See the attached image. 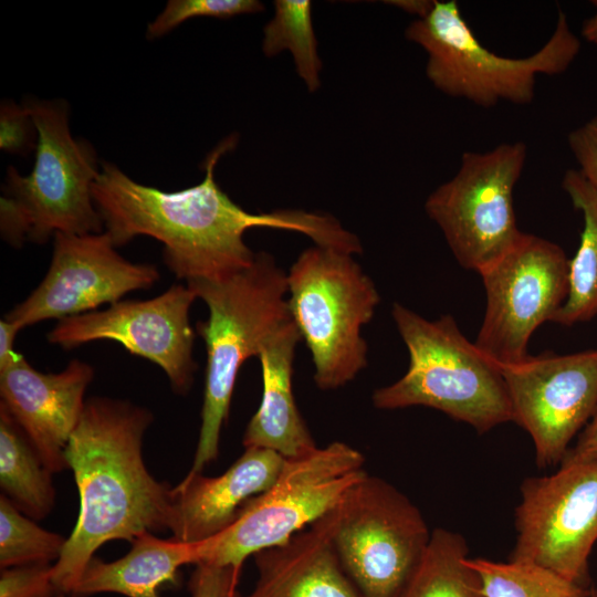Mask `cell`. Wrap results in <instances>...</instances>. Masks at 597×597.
<instances>
[{
    "label": "cell",
    "mask_w": 597,
    "mask_h": 597,
    "mask_svg": "<svg viewBox=\"0 0 597 597\" xmlns=\"http://www.w3.org/2000/svg\"><path fill=\"white\" fill-rule=\"evenodd\" d=\"M35 123L39 139L32 171L22 176L7 168L1 186L0 231L14 248L45 243L56 233L104 231L92 187L100 174L97 155L70 130L69 104L62 100L27 97L22 102Z\"/></svg>",
    "instance_id": "cell-4"
},
{
    "label": "cell",
    "mask_w": 597,
    "mask_h": 597,
    "mask_svg": "<svg viewBox=\"0 0 597 597\" xmlns=\"http://www.w3.org/2000/svg\"><path fill=\"white\" fill-rule=\"evenodd\" d=\"M65 596H66L65 594L59 593L54 597H65Z\"/></svg>",
    "instance_id": "cell-37"
},
{
    "label": "cell",
    "mask_w": 597,
    "mask_h": 597,
    "mask_svg": "<svg viewBox=\"0 0 597 597\" xmlns=\"http://www.w3.org/2000/svg\"><path fill=\"white\" fill-rule=\"evenodd\" d=\"M597 461V405L578 434L576 443L570 447L561 464Z\"/></svg>",
    "instance_id": "cell-32"
},
{
    "label": "cell",
    "mask_w": 597,
    "mask_h": 597,
    "mask_svg": "<svg viewBox=\"0 0 597 597\" xmlns=\"http://www.w3.org/2000/svg\"><path fill=\"white\" fill-rule=\"evenodd\" d=\"M56 594L51 564L1 568L0 597H54Z\"/></svg>",
    "instance_id": "cell-29"
},
{
    "label": "cell",
    "mask_w": 597,
    "mask_h": 597,
    "mask_svg": "<svg viewBox=\"0 0 597 597\" xmlns=\"http://www.w3.org/2000/svg\"><path fill=\"white\" fill-rule=\"evenodd\" d=\"M323 520L343 568L363 597H398L432 533L404 493L367 473Z\"/></svg>",
    "instance_id": "cell-9"
},
{
    "label": "cell",
    "mask_w": 597,
    "mask_h": 597,
    "mask_svg": "<svg viewBox=\"0 0 597 597\" xmlns=\"http://www.w3.org/2000/svg\"><path fill=\"white\" fill-rule=\"evenodd\" d=\"M468 557V545L459 533L433 530L421 562L398 597H484Z\"/></svg>",
    "instance_id": "cell-23"
},
{
    "label": "cell",
    "mask_w": 597,
    "mask_h": 597,
    "mask_svg": "<svg viewBox=\"0 0 597 597\" xmlns=\"http://www.w3.org/2000/svg\"><path fill=\"white\" fill-rule=\"evenodd\" d=\"M286 280L290 315L312 355L316 386H345L367 365L362 328L380 302L374 282L353 254L321 245L304 250Z\"/></svg>",
    "instance_id": "cell-6"
},
{
    "label": "cell",
    "mask_w": 597,
    "mask_h": 597,
    "mask_svg": "<svg viewBox=\"0 0 597 597\" xmlns=\"http://www.w3.org/2000/svg\"><path fill=\"white\" fill-rule=\"evenodd\" d=\"M196 298L187 284H174L149 300H121L104 310L60 320L46 338L63 349L101 339L119 343L159 366L172 390L186 395L197 370L192 355L197 332L189 320Z\"/></svg>",
    "instance_id": "cell-13"
},
{
    "label": "cell",
    "mask_w": 597,
    "mask_h": 597,
    "mask_svg": "<svg viewBox=\"0 0 597 597\" xmlns=\"http://www.w3.org/2000/svg\"><path fill=\"white\" fill-rule=\"evenodd\" d=\"M364 464L362 452L342 441L284 459L271 486L250 499L227 530L201 542L199 564L241 569L248 557L285 543L333 510L367 473Z\"/></svg>",
    "instance_id": "cell-8"
},
{
    "label": "cell",
    "mask_w": 597,
    "mask_h": 597,
    "mask_svg": "<svg viewBox=\"0 0 597 597\" xmlns=\"http://www.w3.org/2000/svg\"><path fill=\"white\" fill-rule=\"evenodd\" d=\"M240 568L198 564L189 580L190 597H240Z\"/></svg>",
    "instance_id": "cell-30"
},
{
    "label": "cell",
    "mask_w": 597,
    "mask_h": 597,
    "mask_svg": "<svg viewBox=\"0 0 597 597\" xmlns=\"http://www.w3.org/2000/svg\"><path fill=\"white\" fill-rule=\"evenodd\" d=\"M39 134L33 117L23 103L4 100L0 105V148L27 157L35 151Z\"/></svg>",
    "instance_id": "cell-28"
},
{
    "label": "cell",
    "mask_w": 597,
    "mask_h": 597,
    "mask_svg": "<svg viewBox=\"0 0 597 597\" xmlns=\"http://www.w3.org/2000/svg\"><path fill=\"white\" fill-rule=\"evenodd\" d=\"M582 36L587 42L597 44V13L584 22L582 27Z\"/></svg>",
    "instance_id": "cell-35"
},
{
    "label": "cell",
    "mask_w": 597,
    "mask_h": 597,
    "mask_svg": "<svg viewBox=\"0 0 597 597\" xmlns=\"http://www.w3.org/2000/svg\"><path fill=\"white\" fill-rule=\"evenodd\" d=\"M64 536L48 531L23 514L3 494L0 495V567L57 561L64 549Z\"/></svg>",
    "instance_id": "cell-26"
},
{
    "label": "cell",
    "mask_w": 597,
    "mask_h": 597,
    "mask_svg": "<svg viewBox=\"0 0 597 597\" xmlns=\"http://www.w3.org/2000/svg\"><path fill=\"white\" fill-rule=\"evenodd\" d=\"M568 146L577 170L597 190V115L570 132Z\"/></svg>",
    "instance_id": "cell-31"
},
{
    "label": "cell",
    "mask_w": 597,
    "mask_h": 597,
    "mask_svg": "<svg viewBox=\"0 0 597 597\" xmlns=\"http://www.w3.org/2000/svg\"><path fill=\"white\" fill-rule=\"evenodd\" d=\"M283 462L275 451L244 448L222 474L188 473L171 489V537L199 543L222 533L250 499L271 486Z\"/></svg>",
    "instance_id": "cell-17"
},
{
    "label": "cell",
    "mask_w": 597,
    "mask_h": 597,
    "mask_svg": "<svg viewBox=\"0 0 597 597\" xmlns=\"http://www.w3.org/2000/svg\"><path fill=\"white\" fill-rule=\"evenodd\" d=\"M391 315L409 353L406 374L373 394L378 409H437L484 433L513 421L500 367L465 338L451 315L428 321L395 303Z\"/></svg>",
    "instance_id": "cell-5"
},
{
    "label": "cell",
    "mask_w": 597,
    "mask_h": 597,
    "mask_svg": "<svg viewBox=\"0 0 597 597\" xmlns=\"http://www.w3.org/2000/svg\"><path fill=\"white\" fill-rule=\"evenodd\" d=\"M21 328L6 320L0 321V369L10 364L18 353L14 352V342Z\"/></svg>",
    "instance_id": "cell-33"
},
{
    "label": "cell",
    "mask_w": 597,
    "mask_h": 597,
    "mask_svg": "<svg viewBox=\"0 0 597 597\" xmlns=\"http://www.w3.org/2000/svg\"><path fill=\"white\" fill-rule=\"evenodd\" d=\"M562 186L584 220L579 247L569 260L567 298L553 321L569 326L597 315V190L577 169L564 174Z\"/></svg>",
    "instance_id": "cell-22"
},
{
    "label": "cell",
    "mask_w": 597,
    "mask_h": 597,
    "mask_svg": "<svg viewBox=\"0 0 597 597\" xmlns=\"http://www.w3.org/2000/svg\"><path fill=\"white\" fill-rule=\"evenodd\" d=\"M153 419L147 408L127 400H86L65 450L80 512L53 565L59 593L71 595L105 543L169 531L172 488L156 480L143 459V439Z\"/></svg>",
    "instance_id": "cell-2"
},
{
    "label": "cell",
    "mask_w": 597,
    "mask_h": 597,
    "mask_svg": "<svg viewBox=\"0 0 597 597\" xmlns=\"http://www.w3.org/2000/svg\"><path fill=\"white\" fill-rule=\"evenodd\" d=\"M116 249L105 231L56 233L45 276L4 318L21 329L44 320L60 321L112 305L159 280L156 265L128 261Z\"/></svg>",
    "instance_id": "cell-15"
},
{
    "label": "cell",
    "mask_w": 597,
    "mask_h": 597,
    "mask_svg": "<svg viewBox=\"0 0 597 597\" xmlns=\"http://www.w3.org/2000/svg\"><path fill=\"white\" fill-rule=\"evenodd\" d=\"M484 597H590L584 585L546 567L510 559L506 563L468 557Z\"/></svg>",
    "instance_id": "cell-25"
},
{
    "label": "cell",
    "mask_w": 597,
    "mask_h": 597,
    "mask_svg": "<svg viewBox=\"0 0 597 597\" xmlns=\"http://www.w3.org/2000/svg\"><path fill=\"white\" fill-rule=\"evenodd\" d=\"M274 15L263 30L262 51L273 57L286 50L292 53L297 75L308 92L321 85L322 62L312 22V3L308 0H275Z\"/></svg>",
    "instance_id": "cell-24"
},
{
    "label": "cell",
    "mask_w": 597,
    "mask_h": 597,
    "mask_svg": "<svg viewBox=\"0 0 597 597\" xmlns=\"http://www.w3.org/2000/svg\"><path fill=\"white\" fill-rule=\"evenodd\" d=\"M238 139L237 134L223 138L201 164L202 181L177 191L139 184L115 164L103 161L92 197L115 248L138 235L151 237L163 243L169 271L186 282L221 280L250 266L255 253L243 237L252 228L295 231L315 245L362 252L358 237L328 213L301 209L252 213L235 203L217 184L214 168Z\"/></svg>",
    "instance_id": "cell-1"
},
{
    "label": "cell",
    "mask_w": 597,
    "mask_h": 597,
    "mask_svg": "<svg viewBox=\"0 0 597 597\" xmlns=\"http://www.w3.org/2000/svg\"><path fill=\"white\" fill-rule=\"evenodd\" d=\"M301 335L290 320L265 342L258 356L263 392L260 406L243 433L244 448H264L284 459L302 457L317 448L293 395V360Z\"/></svg>",
    "instance_id": "cell-19"
},
{
    "label": "cell",
    "mask_w": 597,
    "mask_h": 597,
    "mask_svg": "<svg viewBox=\"0 0 597 597\" xmlns=\"http://www.w3.org/2000/svg\"><path fill=\"white\" fill-rule=\"evenodd\" d=\"M500 369L513 422L531 436L537 465L561 463L597 405V349L530 355Z\"/></svg>",
    "instance_id": "cell-14"
},
{
    "label": "cell",
    "mask_w": 597,
    "mask_h": 597,
    "mask_svg": "<svg viewBox=\"0 0 597 597\" xmlns=\"http://www.w3.org/2000/svg\"><path fill=\"white\" fill-rule=\"evenodd\" d=\"M94 368L71 360L59 373L36 370L18 354L0 369L1 406L27 434L52 472L69 469L65 450L85 408Z\"/></svg>",
    "instance_id": "cell-16"
},
{
    "label": "cell",
    "mask_w": 597,
    "mask_h": 597,
    "mask_svg": "<svg viewBox=\"0 0 597 597\" xmlns=\"http://www.w3.org/2000/svg\"><path fill=\"white\" fill-rule=\"evenodd\" d=\"M264 4L258 0H169L146 29L148 40L166 35L186 20L197 17L228 19L259 13Z\"/></svg>",
    "instance_id": "cell-27"
},
{
    "label": "cell",
    "mask_w": 597,
    "mask_h": 597,
    "mask_svg": "<svg viewBox=\"0 0 597 597\" xmlns=\"http://www.w3.org/2000/svg\"><path fill=\"white\" fill-rule=\"evenodd\" d=\"M186 284L209 312L206 321L196 324L205 341L207 364L199 438L188 472L201 473L218 458L240 368L250 357H258L266 339L292 317L286 273L265 251L230 276Z\"/></svg>",
    "instance_id": "cell-3"
},
{
    "label": "cell",
    "mask_w": 597,
    "mask_h": 597,
    "mask_svg": "<svg viewBox=\"0 0 597 597\" xmlns=\"http://www.w3.org/2000/svg\"><path fill=\"white\" fill-rule=\"evenodd\" d=\"M590 597H597V586L591 590Z\"/></svg>",
    "instance_id": "cell-36"
},
{
    "label": "cell",
    "mask_w": 597,
    "mask_h": 597,
    "mask_svg": "<svg viewBox=\"0 0 597 597\" xmlns=\"http://www.w3.org/2000/svg\"><path fill=\"white\" fill-rule=\"evenodd\" d=\"M480 275L486 306L474 344L499 367L520 363L534 331L567 298L569 260L556 243L523 232Z\"/></svg>",
    "instance_id": "cell-11"
},
{
    "label": "cell",
    "mask_w": 597,
    "mask_h": 597,
    "mask_svg": "<svg viewBox=\"0 0 597 597\" xmlns=\"http://www.w3.org/2000/svg\"><path fill=\"white\" fill-rule=\"evenodd\" d=\"M52 472L4 407L0 405V488L23 514L39 521L55 502Z\"/></svg>",
    "instance_id": "cell-21"
},
{
    "label": "cell",
    "mask_w": 597,
    "mask_h": 597,
    "mask_svg": "<svg viewBox=\"0 0 597 597\" xmlns=\"http://www.w3.org/2000/svg\"><path fill=\"white\" fill-rule=\"evenodd\" d=\"M394 6L401 8L402 10L417 14L418 19L426 17L433 7V0H401L390 1Z\"/></svg>",
    "instance_id": "cell-34"
},
{
    "label": "cell",
    "mask_w": 597,
    "mask_h": 597,
    "mask_svg": "<svg viewBox=\"0 0 597 597\" xmlns=\"http://www.w3.org/2000/svg\"><path fill=\"white\" fill-rule=\"evenodd\" d=\"M254 561L255 585L240 597H363L343 568L323 517L259 552Z\"/></svg>",
    "instance_id": "cell-18"
},
{
    "label": "cell",
    "mask_w": 597,
    "mask_h": 597,
    "mask_svg": "<svg viewBox=\"0 0 597 597\" xmlns=\"http://www.w3.org/2000/svg\"><path fill=\"white\" fill-rule=\"evenodd\" d=\"M526 146L501 144L467 151L457 174L430 193L425 210L441 229L457 261L479 274L522 237L513 205Z\"/></svg>",
    "instance_id": "cell-10"
},
{
    "label": "cell",
    "mask_w": 597,
    "mask_h": 597,
    "mask_svg": "<svg viewBox=\"0 0 597 597\" xmlns=\"http://www.w3.org/2000/svg\"><path fill=\"white\" fill-rule=\"evenodd\" d=\"M405 35L427 52L426 73L438 90L484 107L500 101L531 103L536 76L565 72L580 50L579 39L561 11L551 38L534 54L521 59L498 55L474 36L453 0H433L431 11L411 22Z\"/></svg>",
    "instance_id": "cell-7"
},
{
    "label": "cell",
    "mask_w": 597,
    "mask_h": 597,
    "mask_svg": "<svg viewBox=\"0 0 597 597\" xmlns=\"http://www.w3.org/2000/svg\"><path fill=\"white\" fill-rule=\"evenodd\" d=\"M510 559L536 564L585 586L597 542V461L561 464L524 480Z\"/></svg>",
    "instance_id": "cell-12"
},
{
    "label": "cell",
    "mask_w": 597,
    "mask_h": 597,
    "mask_svg": "<svg viewBox=\"0 0 597 597\" xmlns=\"http://www.w3.org/2000/svg\"><path fill=\"white\" fill-rule=\"evenodd\" d=\"M123 557L104 562L94 556L72 590L73 597L115 593L126 597H160L166 584H176L180 567L200 562L201 542L187 543L144 533Z\"/></svg>",
    "instance_id": "cell-20"
}]
</instances>
